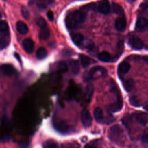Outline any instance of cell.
<instances>
[{
  "label": "cell",
  "mask_w": 148,
  "mask_h": 148,
  "mask_svg": "<svg viewBox=\"0 0 148 148\" xmlns=\"http://www.w3.org/2000/svg\"><path fill=\"white\" fill-rule=\"evenodd\" d=\"M86 47L89 50H92L95 47V45L92 41H88L86 42Z\"/></svg>",
  "instance_id": "33"
},
{
  "label": "cell",
  "mask_w": 148,
  "mask_h": 148,
  "mask_svg": "<svg viewBox=\"0 0 148 148\" xmlns=\"http://www.w3.org/2000/svg\"><path fill=\"white\" fill-rule=\"evenodd\" d=\"M140 8H141L142 9H143V10H146V9H147V5L143 3V4H142V5H140Z\"/></svg>",
  "instance_id": "36"
},
{
  "label": "cell",
  "mask_w": 148,
  "mask_h": 148,
  "mask_svg": "<svg viewBox=\"0 0 148 148\" xmlns=\"http://www.w3.org/2000/svg\"><path fill=\"white\" fill-rule=\"evenodd\" d=\"M36 1L39 2L38 6H39V8H40L41 9L45 8L47 4L50 3L53 1V0H36Z\"/></svg>",
  "instance_id": "30"
},
{
  "label": "cell",
  "mask_w": 148,
  "mask_h": 148,
  "mask_svg": "<svg viewBox=\"0 0 148 148\" xmlns=\"http://www.w3.org/2000/svg\"><path fill=\"white\" fill-rule=\"evenodd\" d=\"M135 119L137 121L142 125L145 126L147 124V114L144 113L135 114Z\"/></svg>",
  "instance_id": "15"
},
{
  "label": "cell",
  "mask_w": 148,
  "mask_h": 148,
  "mask_svg": "<svg viewBox=\"0 0 148 148\" xmlns=\"http://www.w3.org/2000/svg\"><path fill=\"white\" fill-rule=\"evenodd\" d=\"M123 131L121 128L118 125H116L112 127L109 131V136L110 140L113 141H117L119 138L121 136Z\"/></svg>",
  "instance_id": "3"
},
{
  "label": "cell",
  "mask_w": 148,
  "mask_h": 148,
  "mask_svg": "<svg viewBox=\"0 0 148 148\" xmlns=\"http://www.w3.org/2000/svg\"><path fill=\"white\" fill-rule=\"evenodd\" d=\"M1 16H2V15H1V12H0V17H1Z\"/></svg>",
  "instance_id": "38"
},
{
  "label": "cell",
  "mask_w": 148,
  "mask_h": 148,
  "mask_svg": "<svg viewBox=\"0 0 148 148\" xmlns=\"http://www.w3.org/2000/svg\"><path fill=\"white\" fill-rule=\"evenodd\" d=\"M98 58L103 62H109L112 60V57L109 53L102 51L98 55Z\"/></svg>",
  "instance_id": "19"
},
{
  "label": "cell",
  "mask_w": 148,
  "mask_h": 148,
  "mask_svg": "<svg viewBox=\"0 0 148 148\" xmlns=\"http://www.w3.org/2000/svg\"><path fill=\"white\" fill-rule=\"evenodd\" d=\"M21 14L25 19H28L29 18V12L25 6H23L21 8Z\"/></svg>",
  "instance_id": "32"
},
{
  "label": "cell",
  "mask_w": 148,
  "mask_h": 148,
  "mask_svg": "<svg viewBox=\"0 0 148 148\" xmlns=\"http://www.w3.org/2000/svg\"><path fill=\"white\" fill-rule=\"evenodd\" d=\"M93 92H94L93 84L91 83L88 84L86 87L85 92H84V95L86 98L90 99L93 94Z\"/></svg>",
  "instance_id": "23"
},
{
  "label": "cell",
  "mask_w": 148,
  "mask_h": 148,
  "mask_svg": "<svg viewBox=\"0 0 148 148\" xmlns=\"http://www.w3.org/2000/svg\"><path fill=\"white\" fill-rule=\"evenodd\" d=\"M130 103L131 105L135 107H139L141 105L140 102L136 96H131L129 98Z\"/></svg>",
  "instance_id": "26"
},
{
  "label": "cell",
  "mask_w": 148,
  "mask_h": 148,
  "mask_svg": "<svg viewBox=\"0 0 148 148\" xmlns=\"http://www.w3.org/2000/svg\"><path fill=\"white\" fill-rule=\"evenodd\" d=\"M23 47L24 50L28 53H31L34 49V45L32 39L26 38L23 41Z\"/></svg>",
  "instance_id": "8"
},
{
  "label": "cell",
  "mask_w": 148,
  "mask_h": 148,
  "mask_svg": "<svg viewBox=\"0 0 148 148\" xmlns=\"http://www.w3.org/2000/svg\"><path fill=\"white\" fill-rule=\"evenodd\" d=\"M148 137H147V134H144L142 135V138H141V140L142 142L143 143H147V139Z\"/></svg>",
  "instance_id": "35"
},
{
  "label": "cell",
  "mask_w": 148,
  "mask_h": 148,
  "mask_svg": "<svg viewBox=\"0 0 148 148\" xmlns=\"http://www.w3.org/2000/svg\"><path fill=\"white\" fill-rule=\"evenodd\" d=\"M94 116L97 121L101 123L103 120V114L102 110L99 108L97 107L94 111Z\"/></svg>",
  "instance_id": "17"
},
{
  "label": "cell",
  "mask_w": 148,
  "mask_h": 148,
  "mask_svg": "<svg viewBox=\"0 0 148 148\" xmlns=\"http://www.w3.org/2000/svg\"><path fill=\"white\" fill-rule=\"evenodd\" d=\"M122 107H123V101H122L121 97L120 95L118 97L117 101L115 102L110 104L109 106L110 110L113 112H119L122 109Z\"/></svg>",
  "instance_id": "9"
},
{
  "label": "cell",
  "mask_w": 148,
  "mask_h": 148,
  "mask_svg": "<svg viewBox=\"0 0 148 148\" xmlns=\"http://www.w3.org/2000/svg\"><path fill=\"white\" fill-rule=\"evenodd\" d=\"M97 10L103 14H108L110 12V5L108 0H101L97 5Z\"/></svg>",
  "instance_id": "6"
},
{
  "label": "cell",
  "mask_w": 148,
  "mask_h": 148,
  "mask_svg": "<svg viewBox=\"0 0 148 148\" xmlns=\"http://www.w3.org/2000/svg\"><path fill=\"white\" fill-rule=\"evenodd\" d=\"M43 146L45 147H58V145L54 141L52 140H49L43 143Z\"/></svg>",
  "instance_id": "29"
},
{
  "label": "cell",
  "mask_w": 148,
  "mask_h": 148,
  "mask_svg": "<svg viewBox=\"0 0 148 148\" xmlns=\"http://www.w3.org/2000/svg\"><path fill=\"white\" fill-rule=\"evenodd\" d=\"M147 20L145 17H139L136 23V29L140 31H143L147 28Z\"/></svg>",
  "instance_id": "10"
},
{
  "label": "cell",
  "mask_w": 148,
  "mask_h": 148,
  "mask_svg": "<svg viewBox=\"0 0 148 148\" xmlns=\"http://www.w3.org/2000/svg\"><path fill=\"white\" fill-rule=\"evenodd\" d=\"M47 16L50 21H53L54 20V14L51 10H49L47 12Z\"/></svg>",
  "instance_id": "34"
},
{
  "label": "cell",
  "mask_w": 148,
  "mask_h": 148,
  "mask_svg": "<svg viewBox=\"0 0 148 148\" xmlns=\"http://www.w3.org/2000/svg\"><path fill=\"white\" fill-rule=\"evenodd\" d=\"M86 18V14L83 10H75L69 13L66 17L65 24L68 28L75 29L83 23Z\"/></svg>",
  "instance_id": "1"
},
{
  "label": "cell",
  "mask_w": 148,
  "mask_h": 148,
  "mask_svg": "<svg viewBox=\"0 0 148 148\" xmlns=\"http://www.w3.org/2000/svg\"><path fill=\"white\" fill-rule=\"evenodd\" d=\"M130 68H131L130 64L126 61H123L121 62L118 66L119 71L121 73H127L130 71Z\"/></svg>",
  "instance_id": "16"
},
{
  "label": "cell",
  "mask_w": 148,
  "mask_h": 148,
  "mask_svg": "<svg viewBox=\"0 0 148 148\" xmlns=\"http://www.w3.org/2000/svg\"><path fill=\"white\" fill-rule=\"evenodd\" d=\"M41 29H42L40 31L39 34V39L40 40H43L47 39L49 38L50 34L49 29L48 28H47L46 27L44 28H41Z\"/></svg>",
  "instance_id": "22"
},
{
  "label": "cell",
  "mask_w": 148,
  "mask_h": 148,
  "mask_svg": "<svg viewBox=\"0 0 148 148\" xmlns=\"http://www.w3.org/2000/svg\"><path fill=\"white\" fill-rule=\"evenodd\" d=\"M107 71L102 66H94L90 69V71L86 72L84 76L83 79L85 81L88 82L92 79L97 78L98 76H102L106 75Z\"/></svg>",
  "instance_id": "2"
},
{
  "label": "cell",
  "mask_w": 148,
  "mask_h": 148,
  "mask_svg": "<svg viewBox=\"0 0 148 148\" xmlns=\"http://www.w3.org/2000/svg\"><path fill=\"white\" fill-rule=\"evenodd\" d=\"M58 67L59 69L62 72H66L68 70V66L66 63L64 61H60L58 63Z\"/></svg>",
  "instance_id": "31"
},
{
  "label": "cell",
  "mask_w": 148,
  "mask_h": 148,
  "mask_svg": "<svg viewBox=\"0 0 148 148\" xmlns=\"http://www.w3.org/2000/svg\"><path fill=\"white\" fill-rule=\"evenodd\" d=\"M69 65L73 74L76 75L80 71V65L77 60L71 59L69 61Z\"/></svg>",
  "instance_id": "13"
},
{
  "label": "cell",
  "mask_w": 148,
  "mask_h": 148,
  "mask_svg": "<svg viewBox=\"0 0 148 148\" xmlns=\"http://www.w3.org/2000/svg\"><path fill=\"white\" fill-rule=\"evenodd\" d=\"M112 10L113 13L117 14H124V12L123 9L121 8V6L116 3H113L112 4Z\"/></svg>",
  "instance_id": "25"
},
{
  "label": "cell",
  "mask_w": 148,
  "mask_h": 148,
  "mask_svg": "<svg viewBox=\"0 0 148 148\" xmlns=\"http://www.w3.org/2000/svg\"><path fill=\"white\" fill-rule=\"evenodd\" d=\"M1 69L5 75L9 76L13 75L16 72L14 67L9 64H5L2 65L1 66Z\"/></svg>",
  "instance_id": "11"
},
{
  "label": "cell",
  "mask_w": 148,
  "mask_h": 148,
  "mask_svg": "<svg viewBox=\"0 0 148 148\" xmlns=\"http://www.w3.org/2000/svg\"><path fill=\"white\" fill-rule=\"evenodd\" d=\"M79 57H80V62H81V64H82L83 67V68L88 67L90 64V58L88 56H87L84 54H80Z\"/></svg>",
  "instance_id": "24"
},
{
  "label": "cell",
  "mask_w": 148,
  "mask_h": 148,
  "mask_svg": "<svg viewBox=\"0 0 148 148\" xmlns=\"http://www.w3.org/2000/svg\"><path fill=\"white\" fill-rule=\"evenodd\" d=\"M81 120L82 124L85 127H89L91 126L92 121V119L90 113V111L87 109H83L81 113Z\"/></svg>",
  "instance_id": "4"
},
{
  "label": "cell",
  "mask_w": 148,
  "mask_h": 148,
  "mask_svg": "<svg viewBox=\"0 0 148 148\" xmlns=\"http://www.w3.org/2000/svg\"><path fill=\"white\" fill-rule=\"evenodd\" d=\"M36 24L38 27H39L41 28H44L47 27V23L46 20L42 17H39L37 18L36 21Z\"/></svg>",
  "instance_id": "27"
},
{
  "label": "cell",
  "mask_w": 148,
  "mask_h": 148,
  "mask_svg": "<svg viewBox=\"0 0 148 148\" xmlns=\"http://www.w3.org/2000/svg\"><path fill=\"white\" fill-rule=\"evenodd\" d=\"M127 25L126 20L124 17H119L115 21V28L119 31H124Z\"/></svg>",
  "instance_id": "12"
},
{
  "label": "cell",
  "mask_w": 148,
  "mask_h": 148,
  "mask_svg": "<svg viewBox=\"0 0 148 148\" xmlns=\"http://www.w3.org/2000/svg\"><path fill=\"white\" fill-rule=\"evenodd\" d=\"M128 45L132 49L136 50H140L143 47V42L137 37L130 38L128 40Z\"/></svg>",
  "instance_id": "5"
},
{
  "label": "cell",
  "mask_w": 148,
  "mask_h": 148,
  "mask_svg": "<svg viewBox=\"0 0 148 148\" xmlns=\"http://www.w3.org/2000/svg\"><path fill=\"white\" fill-rule=\"evenodd\" d=\"M16 29L17 31L21 34H26L28 31V28L27 24L22 21H18L17 22Z\"/></svg>",
  "instance_id": "14"
},
{
  "label": "cell",
  "mask_w": 148,
  "mask_h": 148,
  "mask_svg": "<svg viewBox=\"0 0 148 148\" xmlns=\"http://www.w3.org/2000/svg\"><path fill=\"white\" fill-rule=\"evenodd\" d=\"M134 81L132 79H129L126 80L124 83H123V86L124 89L126 90L127 92H131L134 87Z\"/></svg>",
  "instance_id": "20"
},
{
  "label": "cell",
  "mask_w": 148,
  "mask_h": 148,
  "mask_svg": "<svg viewBox=\"0 0 148 148\" xmlns=\"http://www.w3.org/2000/svg\"><path fill=\"white\" fill-rule=\"evenodd\" d=\"M8 29L9 27L8 23L4 20H0V32H6Z\"/></svg>",
  "instance_id": "28"
},
{
  "label": "cell",
  "mask_w": 148,
  "mask_h": 148,
  "mask_svg": "<svg viewBox=\"0 0 148 148\" xmlns=\"http://www.w3.org/2000/svg\"><path fill=\"white\" fill-rule=\"evenodd\" d=\"M47 54V51L45 47H40L37 49V51L36 52V57L39 60H42L45 58Z\"/></svg>",
  "instance_id": "21"
},
{
  "label": "cell",
  "mask_w": 148,
  "mask_h": 148,
  "mask_svg": "<svg viewBox=\"0 0 148 148\" xmlns=\"http://www.w3.org/2000/svg\"><path fill=\"white\" fill-rule=\"evenodd\" d=\"M72 39L76 45L79 46L84 41V36L81 34H75L72 36Z\"/></svg>",
  "instance_id": "18"
},
{
  "label": "cell",
  "mask_w": 148,
  "mask_h": 148,
  "mask_svg": "<svg viewBox=\"0 0 148 148\" xmlns=\"http://www.w3.org/2000/svg\"><path fill=\"white\" fill-rule=\"evenodd\" d=\"M54 128L59 132L65 134L69 130V125L67 123L63 120L56 121L53 124Z\"/></svg>",
  "instance_id": "7"
},
{
  "label": "cell",
  "mask_w": 148,
  "mask_h": 148,
  "mask_svg": "<svg viewBox=\"0 0 148 148\" xmlns=\"http://www.w3.org/2000/svg\"><path fill=\"white\" fill-rule=\"evenodd\" d=\"M136 0H128V1L130 2H134V1H135Z\"/></svg>",
  "instance_id": "37"
}]
</instances>
